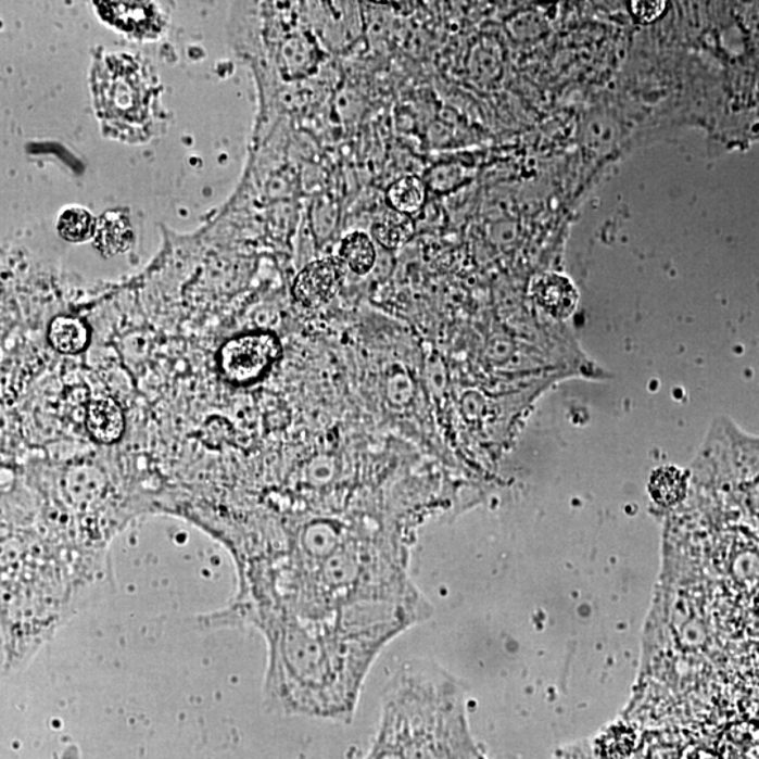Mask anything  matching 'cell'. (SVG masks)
Wrapping results in <instances>:
<instances>
[{
  "instance_id": "cell-1",
  "label": "cell",
  "mask_w": 759,
  "mask_h": 759,
  "mask_svg": "<svg viewBox=\"0 0 759 759\" xmlns=\"http://www.w3.org/2000/svg\"><path fill=\"white\" fill-rule=\"evenodd\" d=\"M376 742L395 759H476L460 685L428 663H408L389 686Z\"/></svg>"
},
{
  "instance_id": "cell-2",
  "label": "cell",
  "mask_w": 759,
  "mask_h": 759,
  "mask_svg": "<svg viewBox=\"0 0 759 759\" xmlns=\"http://www.w3.org/2000/svg\"><path fill=\"white\" fill-rule=\"evenodd\" d=\"M94 100L109 126L136 130L150 121L154 86L131 56H107L94 74Z\"/></svg>"
},
{
  "instance_id": "cell-3",
  "label": "cell",
  "mask_w": 759,
  "mask_h": 759,
  "mask_svg": "<svg viewBox=\"0 0 759 759\" xmlns=\"http://www.w3.org/2000/svg\"><path fill=\"white\" fill-rule=\"evenodd\" d=\"M280 356V343L271 333H250L231 339L219 353L224 376L233 384L260 380Z\"/></svg>"
},
{
  "instance_id": "cell-4",
  "label": "cell",
  "mask_w": 759,
  "mask_h": 759,
  "mask_svg": "<svg viewBox=\"0 0 759 759\" xmlns=\"http://www.w3.org/2000/svg\"><path fill=\"white\" fill-rule=\"evenodd\" d=\"M342 274V264L337 257L313 262L300 271L294 281L295 300L309 308L327 304L337 294Z\"/></svg>"
},
{
  "instance_id": "cell-5",
  "label": "cell",
  "mask_w": 759,
  "mask_h": 759,
  "mask_svg": "<svg viewBox=\"0 0 759 759\" xmlns=\"http://www.w3.org/2000/svg\"><path fill=\"white\" fill-rule=\"evenodd\" d=\"M100 16L128 35L144 37L160 30V16L152 3L97 2Z\"/></svg>"
},
{
  "instance_id": "cell-6",
  "label": "cell",
  "mask_w": 759,
  "mask_h": 759,
  "mask_svg": "<svg viewBox=\"0 0 759 759\" xmlns=\"http://www.w3.org/2000/svg\"><path fill=\"white\" fill-rule=\"evenodd\" d=\"M536 302L556 318H567L574 313L579 295L566 276L546 274L539 276L532 286Z\"/></svg>"
},
{
  "instance_id": "cell-7",
  "label": "cell",
  "mask_w": 759,
  "mask_h": 759,
  "mask_svg": "<svg viewBox=\"0 0 759 759\" xmlns=\"http://www.w3.org/2000/svg\"><path fill=\"white\" fill-rule=\"evenodd\" d=\"M93 238L94 246L104 256L126 252L134 241L130 219L122 212L104 213L97 222V231H94Z\"/></svg>"
},
{
  "instance_id": "cell-8",
  "label": "cell",
  "mask_w": 759,
  "mask_h": 759,
  "mask_svg": "<svg viewBox=\"0 0 759 759\" xmlns=\"http://www.w3.org/2000/svg\"><path fill=\"white\" fill-rule=\"evenodd\" d=\"M720 759H759V725L739 722L725 729L718 744Z\"/></svg>"
},
{
  "instance_id": "cell-9",
  "label": "cell",
  "mask_w": 759,
  "mask_h": 759,
  "mask_svg": "<svg viewBox=\"0 0 759 759\" xmlns=\"http://www.w3.org/2000/svg\"><path fill=\"white\" fill-rule=\"evenodd\" d=\"M86 427L97 441L102 443L117 442L124 432L122 409L113 400H99L90 405Z\"/></svg>"
},
{
  "instance_id": "cell-10",
  "label": "cell",
  "mask_w": 759,
  "mask_h": 759,
  "mask_svg": "<svg viewBox=\"0 0 759 759\" xmlns=\"http://www.w3.org/2000/svg\"><path fill=\"white\" fill-rule=\"evenodd\" d=\"M49 339L55 351L65 355H75L88 347L89 329L78 318L56 317L51 322Z\"/></svg>"
},
{
  "instance_id": "cell-11",
  "label": "cell",
  "mask_w": 759,
  "mask_h": 759,
  "mask_svg": "<svg viewBox=\"0 0 759 759\" xmlns=\"http://www.w3.org/2000/svg\"><path fill=\"white\" fill-rule=\"evenodd\" d=\"M415 226L413 218L390 208L375 223L371 232L375 240L385 250H399L413 238Z\"/></svg>"
},
{
  "instance_id": "cell-12",
  "label": "cell",
  "mask_w": 759,
  "mask_h": 759,
  "mask_svg": "<svg viewBox=\"0 0 759 759\" xmlns=\"http://www.w3.org/2000/svg\"><path fill=\"white\" fill-rule=\"evenodd\" d=\"M425 199H427V188H425L423 181L415 176H404V178L394 181L387 190V202L391 208L407 214V216L419 212Z\"/></svg>"
},
{
  "instance_id": "cell-13",
  "label": "cell",
  "mask_w": 759,
  "mask_h": 759,
  "mask_svg": "<svg viewBox=\"0 0 759 759\" xmlns=\"http://www.w3.org/2000/svg\"><path fill=\"white\" fill-rule=\"evenodd\" d=\"M341 257L355 274H369L376 262L374 242L366 233L353 232L342 242Z\"/></svg>"
},
{
  "instance_id": "cell-14",
  "label": "cell",
  "mask_w": 759,
  "mask_h": 759,
  "mask_svg": "<svg viewBox=\"0 0 759 759\" xmlns=\"http://www.w3.org/2000/svg\"><path fill=\"white\" fill-rule=\"evenodd\" d=\"M685 475L675 467H663L654 472L650 481V493L658 504L671 506L685 495Z\"/></svg>"
},
{
  "instance_id": "cell-15",
  "label": "cell",
  "mask_w": 759,
  "mask_h": 759,
  "mask_svg": "<svg viewBox=\"0 0 759 759\" xmlns=\"http://www.w3.org/2000/svg\"><path fill=\"white\" fill-rule=\"evenodd\" d=\"M97 222L92 214L80 207L65 210L59 219V232L65 241L84 242L94 237Z\"/></svg>"
},
{
  "instance_id": "cell-16",
  "label": "cell",
  "mask_w": 759,
  "mask_h": 759,
  "mask_svg": "<svg viewBox=\"0 0 759 759\" xmlns=\"http://www.w3.org/2000/svg\"><path fill=\"white\" fill-rule=\"evenodd\" d=\"M680 759H720V757L718 754L708 751V749L691 746L681 754Z\"/></svg>"
},
{
  "instance_id": "cell-17",
  "label": "cell",
  "mask_w": 759,
  "mask_h": 759,
  "mask_svg": "<svg viewBox=\"0 0 759 759\" xmlns=\"http://www.w3.org/2000/svg\"><path fill=\"white\" fill-rule=\"evenodd\" d=\"M637 4L636 8L642 9V11H647L646 14L642 17V21L644 22H652L653 18H656L660 16L662 13L663 9V3H647V2H642V3H634Z\"/></svg>"
}]
</instances>
